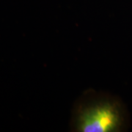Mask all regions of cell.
I'll return each mask as SVG.
<instances>
[{"label": "cell", "instance_id": "1", "mask_svg": "<svg viewBox=\"0 0 132 132\" xmlns=\"http://www.w3.org/2000/svg\"><path fill=\"white\" fill-rule=\"evenodd\" d=\"M125 123L124 108L118 99L90 91L79 99L72 118V128L76 131H120Z\"/></svg>", "mask_w": 132, "mask_h": 132}]
</instances>
